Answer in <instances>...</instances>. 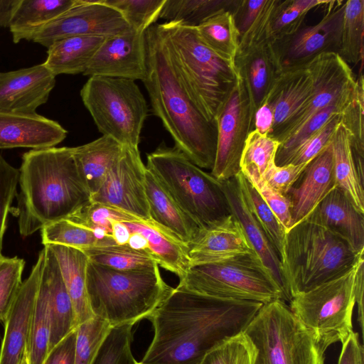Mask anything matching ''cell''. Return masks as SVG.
Here are the masks:
<instances>
[{"instance_id":"obj_6","label":"cell","mask_w":364,"mask_h":364,"mask_svg":"<svg viewBox=\"0 0 364 364\" xmlns=\"http://www.w3.org/2000/svg\"><path fill=\"white\" fill-rule=\"evenodd\" d=\"M161 26L186 91L204 117L215 123L217 112L237 79L235 61L205 46L196 28L166 21Z\"/></svg>"},{"instance_id":"obj_27","label":"cell","mask_w":364,"mask_h":364,"mask_svg":"<svg viewBox=\"0 0 364 364\" xmlns=\"http://www.w3.org/2000/svg\"><path fill=\"white\" fill-rule=\"evenodd\" d=\"M41 279L45 282L51 321L50 349L76 329L73 305L65 287L58 262L48 245H44ZM49 352V351H48Z\"/></svg>"},{"instance_id":"obj_36","label":"cell","mask_w":364,"mask_h":364,"mask_svg":"<svg viewBox=\"0 0 364 364\" xmlns=\"http://www.w3.org/2000/svg\"><path fill=\"white\" fill-rule=\"evenodd\" d=\"M50 329L48 291L41 278L30 321L26 348L29 364H43L50 349Z\"/></svg>"},{"instance_id":"obj_44","label":"cell","mask_w":364,"mask_h":364,"mask_svg":"<svg viewBox=\"0 0 364 364\" xmlns=\"http://www.w3.org/2000/svg\"><path fill=\"white\" fill-rule=\"evenodd\" d=\"M117 11L135 31L144 33L159 18L166 0H100Z\"/></svg>"},{"instance_id":"obj_18","label":"cell","mask_w":364,"mask_h":364,"mask_svg":"<svg viewBox=\"0 0 364 364\" xmlns=\"http://www.w3.org/2000/svg\"><path fill=\"white\" fill-rule=\"evenodd\" d=\"M44 263V250L39 255L28 277L21 284L4 322L0 364H21L26 354L30 321Z\"/></svg>"},{"instance_id":"obj_39","label":"cell","mask_w":364,"mask_h":364,"mask_svg":"<svg viewBox=\"0 0 364 364\" xmlns=\"http://www.w3.org/2000/svg\"><path fill=\"white\" fill-rule=\"evenodd\" d=\"M247 205L280 257L286 230L252 183L240 171L237 175Z\"/></svg>"},{"instance_id":"obj_25","label":"cell","mask_w":364,"mask_h":364,"mask_svg":"<svg viewBox=\"0 0 364 364\" xmlns=\"http://www.w3.org/2000/svg\"><path fill=\"white\" fill-rule=\"evenodd\" d=\"M220 182L231 214L240 223L252 248L280 287L284 295L280 259L262 227L249 209L237 176Z\"/></svg>"},{"instance_id":"obj_37","label":"cell","mask_w":364,"mask_h":364,"mask_svg":"<svg viewBox=\"0 0 364 364\" xmlns=\"http://www.w3.org/2000/svg\"><path fill=\"white\" fill-rule=\"evenodd\" d=\"M364 1H345L338 55L348 65H363Z\"/></svg>"},{"instance_id":"obj_56","label":"cell","mask_w":364,"mask_h":364,"mask_svg":"<svg viewBox=\"0 0 364 364\" xmlns=\"http://www.w3.org/2000/svg\"><path fill=\"white\" fill-rule=\"evenodd\" d=\"M342 344L338 364H364L363 347L356 332H352Z\"/></svg>"},{"instance_id":"obj_15","label":"cell","mask_w":364,"mask_h":364,"mask_svg":"<svg viewBox=\"0 0 364 364\" xmlns=\"http://www.w3.org/2000/svg\"><path fill=\"white\" fill-rule=\"evenodd\" d=\"M132 30L117 11L100 0H80L35 33L31 41L48 48L54 42L70 37H108Z\"/></svg>"},{"instance_id":"obj_5","label":"cell","mask_w":364,"mask_h":364,"mask_svg":"<svg viewBox=\"0 0 364 364\" xmlns=\"http://www.w3.org/2000/svg\"><path fill=\"white\" fill-rule=\"evenodd\" d=\"M86 286L95 316L112 327L134 325L148 318L173 288L163 279L159 267L118 270L88 261Z\"/></svg>"},{"instance_id":"obj_35","label":"cell","mask_w":364,"mask_h":364,"mask_svg":"<svg viewBox=\"0 0 364 364\" xmlns=\"http://www.w3.org/2000/svg\"><path fill=\"white\" fill-rule=\"evenodd\" d=\"M357 83L353 89L316 112L294 134L282 142L276 154L275 164L278 166L286 165L291 154L301 144L319 131L333 117L343 114L355 99Z\"/></svg>"},{"instance_id":"obj_41","label":"cell","mask_w":364,"mask_h":364,"mask_svg":"<svg viewBox=\"0 0 364 364\" xmlns=\"http://www.w3.org/2000/svg\"><path fill=\"white\" fill-rule=\"evenodd\" d=\"M82 252L90 262L118 270L151 269L159 267L150 256L125 245L97 246Z\"/></svg>"},{"instance_id":"obj_17","label":"cell","mask_w":364,"mask_h":364,"mask_svg":"<svg viewBox=\"0 0 364 364\" xmlns=\"http://www.w3.org/2000/svg\"><path fill=\"white\" fill-rule=\"evenodd\" d=\"M144 33L132 29L105 37L83 75L142 81L146 70Z\"/></svg>"},{"instance_id":"obj_16","label":"cell","mask_w":364,"mask_h":364,"mask_svg":"<svg viewBox=\"0 0 364 364\" xmlns=\"http://www.w3.org/2000/svg\"><path fill=\"white\" fill-rule=\"evenodd\" d=\"M146 168L139 148L124 146L122 156L91 200L151 221L145 191Z\"/></svg>"},{"instance_id":"obj_58","label":"cell","mask_w":364,"mask_h":364,"mask_svg":"<svg viewBox=\"0 0 364 364\" xmlns=\"http://www.w3.org/2000/svg\"><path fill=\"white\" fill-rule=\"evenodd\" d=\"M363 291H364V259H360L355 279V301L358 309V321L363 337Z\"/></svg>"},{"instance_id":"obj_10","label":"cell","mask_w":364,"mask_h":364,"mask_svg":"<svg viewBox=\"0 0 364 364\" xmlns=\"http://www.w3.org/2000/svg\"><path fill=\"white\" fill-rule=\"evenodd\" d=\"M80 97L103 136L124 146L139 148L149 109L135 81L91 76L82 87Z\"/></svg>"},{"instance_id":"obj_30","label":"cell","mask_w":364,"mask_h":364,"mask_svg":"<svg viewBox=\"0 0 364 364\" xmlns=\"http://www.w3.org/2000/svg\"><path fill=\"white\" fill-rule=\"evenodd\" d=\"M58 262L60 272L71 299L77 327L94 317L86 286L88 258L78 249L58 244H48Z\"/></svg>"},{"instance_id":"obj_33","label":"cell","mask_w":364,"mask_h":364,"mask_svg":"<svg viewBox=\"0 0 364 364\" xmlns=\"http://www.w3.org/2000/svg\"><path fill=\"white\" fill-rule=\"evenodd\" d=\"M336 186L348 198L354 207L364 214V188L353 156L350 134L341 124L331 141Z\"/></svg>"},{"instance_id":"obj_31","label":"cell","mask_w":364,"mask_h":364,"mask_svg":"<svg viewBox=\"0 0 364 364\" xmlns=\"http://www.w3.org/2000/svg\"><path fill=\"white\" fill-rule=\"evenodd\" d=\"M105 37L80 36L58 40L47 49L46 66L55 75H82Z\"/></svg>"},{"instance_id":"obj_34","label":"cell","mask_w":364,"mask_h":364,"mask_svg":"<svg viewBox=\"0 0 364 364\" xmlns=\"http://www.w3.org/2000/svg\"><path fill=\"white\" fill-rule=\"evenodd\" d=\"M238 0H166L159 18L183 26L196 28L223 12L232 14Z\"/></svg>"},{"instance_id":"obj_12","label":"cell","mask_w":364,"mask_h":364,"mask_svg":"<svg viewBox=\"0 0 364 364\" xmlns=\"http://www.w3.org/2000/svg\"><path fill=\"white\" fill-rule=\"evenodd\" d=\"M254 115L245 83L238 72L215 118L217 146L210 173L217 180L230 179L241 171V155L247 136L253 130Z\"/></svg>"},{"instance_id":"obj_8","label":"cell","mask_w":364,"mask_h":364,"mask_svg":"<svg viewBox=\"0 0 364 364\" xmlns=\"http://www.w3.org/2000/svg\"><path fill=\"white\" fill-rule=\"evenodd\" d=\"M243 331L256 348L254 364H324L326 348L282 300L264 304Z\"/></svg>"},{"instance_id":"obj_54","label":"cell","mask_w":364,"mask_h":364,"mask_svg":"<svg viewBox=\"0 0 364 364\" xmlns=\"http://www.w3.org/2000/svg\"><path fill=\"white\" fill-rule=\"evenodd\" d=\"M266 2L267 0H238L232 15L240 37L252 26Z\"/></svg>"},{"instance_id":"obj_40","label":"cell","mask_w":364,"mask_h":364,"mask_svg":"<svg viewBox=\"0 0 364 364\" xmlns=\"http://www.w3.org/2000/svg\"><path fill=\"white\" fill-rule=\"evenodd\" d=\"M279 142L256 130L246 139L240 159V170L248 180L263 178L269 166L274 162Z\"/></svg>"},{"instance_id":"obj_20","label":"cell","mask_w":364,"mask_h":364,"mask_svg":"<svg viewBox=\"0 0 364 364\" xmlns=\"http://www.w3.org/2000/svg\"><path fill=\"white\" fill-rule=\"evenodd\" d=\"M58 122L36 112L0 109V149L53 147L67 136Z\"/></svg>"},{"instance_id":"obj_38","label":"cell","mask_w":364,"mask_h":364,"mask_svg":"<svg viewBox=\"0 0 364 364\" xmlns=\"http://www.w3.org/2000/svg\"><path fill=\"white\" fill-rule=\"evenodd\" d=\"M201 41L220 56L235 61L240 35L230 11L217 14L196 28Z\"/></svg>"},{"instance_id":"obj_52","label":"cell","mask_w":364,"mask_h":364,"mask_svg":"<svg viewBox=\"0 0 364 364\" xmlns=\"http://www.w3.org/2000/svg\"><path fill=\"white\" fill-rule=\"evenodd\" d=\"M249 181L275 214L287 232L293 226L291 206L289 199L285 195L270 187L263 178Z\"/></svg>"},{"instance_id":"obj_51","label":"cell","mask_w":364,"mask_h":364,"mask_svg":"<svg viewBox=\"0 0 364 364\" xmlns=\"http://www.w3.org/2000/svg\"><path fill=\"white\" fill-rule=\"evenodd\" d=\"M19 169L9 164L0 155V256H1L3 237L6 229L8 213L11 205L17 196Z\"/></svg>"},{"instance_id":"obj_23","label":"cell","mask_w":364,"mask_h":364,"mask_svg":"<svg viewBox=\"0 0 364 364\" xmlns=\"http://www.w3.org/2000/svg\"><path fill=\"white\" fill-rule=\"evenodd\" d=\"M306 219L341 237L358 253L364 252V214L337 186Z\"/></svg>"},{"instance_id":"obj_14","label":"cell","mask_w":364,"mask_h":364,"mask_svg":"<svg viewBox=\"0 0 364 364\" xmlns=\"http://www.w3.org/2000/svg\"><path fill=\"white\" fill-rule=\"evenodd\" d=\"M330 1L328 11L314 26L301 27L290 36L273 40L272 48L279 70L307 64L325 53L338 54L345 2L333 6Z\"/></svg>"},{"instance_id":"obj_57","label":"cell","mask_w":364,"mask_h":364,"mask_svg":"<svg viewBox=\"0 0 364 364\" xmlns=\"http://www.w3.org/2000/svg\"><path fill=\"white\" fill-rule=\"evenodd\" d=\"M274 123V108L271 102L265 98L254 115L253 130L269 135Z\"/></svg>"},{"instance_id":"obj_29","label":"cell","mask_w":364,"mask_h":364,"mask_svg":"<svg viewBox=\"0 0 364 364\" xmlns=\"http://www.w3.org/2000/svg\"><path fill=\"white\" fill-rule=\"evenodd\" d=\"M124 147L114 139L103 135L87 144L73 147L77 168L91 196L100 188L122 156Z\"/></svg>"},{"instance_id":"obj_2","label":"cell","mask_w":364,"mask_h":364,"mask_svg":"<svg viewBox=\"0 0 364 364\" xmlns=\"http://www.w3.org/2000/svg\"><path fill=\"white\" fill-rule=\"evenodd\" d=\"M146 76L142 80L151 109L174 141L175 147L201 168L214 166L217 128L208 121L186 91L173 63L161 23L144 33Z\"/></svg>"},{"instance_id":"obj_19","label":"cell","mask_w":364,"mask_h":364,"mask_svg":"<svg viewBox=\"0 0 364 364\" xmlns=\"http://www.w3.org/2000/svg\"><path fill=\"white\" fill-rule=\"evenodd\" d=\"M55 76L44 63L29 68L0 72V109L36 112L47 102Z\"/></svg>"},{"instance_id":"obj_7","label":"cell","mask_w":364,"mask_h":364,"mask_svg":"<svg viewBox=\"0 0 364 364\" xmlns=\"http://www.w3.org/2000/svg\"><path fill=\"white\" fill-rule=\"evenodd\" d=\"M146 167L201 230L231 214L221 182L175 146L161 143L147 154Z\"/></svg>"},{"instance_id":"obj_55","label":"cell","mask_w":364,"mask_h":364,"mask_svg":"<svg viewBox=\"0 0 364 364\" xmlns=\"http://www.w3.org/2000/svg\"><path fill=\"white\" fill-rule=\"evenodd\" d=\"M76 329L51 348L43 364H75Z\"/></svg>"},{"instance_id":"obj_22","label":"cell","mask_w":364,"mask_h":364,"mask_svg":"<svg viewBox=\"0 0 364 364\" xmlns=\"http://www.w3.org/2000/svg\"><path fill=\"white\" fill-rule=\"evenodd\" d=\"M255 252L236 218L230 214L200 230L188 246L190 266L215 263Z\"/></svg>"},{"instance_id":"obj_53","label":"cell","mask_w":364,"mask_h":364,"mask_svg":"<svg viewBox=\"0 0 364 364\" xmlns=\"http://www.w3.org/2000/svg\"><path fill=\"white\" fill-rule=\"evenodd\" d=\"M308 163L299 165L289 164L278 166L273 162L266 170L263 179L270 187L285 195Z\"/></svg>"},{"instance_id":"obj_9","label":"cell","mask_w":364,"mask_h":364,"mask_svg":"<svg viewBox=\"0 0 364 364\" xmlns=\"http://www.w3.org/2000/svg\"><path fill=\"white\" fill-rule=\"evenodd\" d=\"M177 287L208 296L263 304L285 299L283 291L255 252L190 266Z\"/></svg>"},{"instance_id":"obj_46","label":"cell","mask_w":364,"mask_h":364,"mask_svg":"<svg viewBox=\"0 0 364 364\" xmlns=\"http://www.w3.org/2000/svg\"><path fill=\"white\" fill-rule=\"evenodd\" d=\"M112 326L103 318L94 316L76 328L75 364H92Z\"/></svg>"},{"instance_id":"obj_60","label":"cell","mask_w":364,"mask_h":364,"mask_svg":"<svg viewBox=\"0 0 364 364\" xmlns=\"http://www.w3.org/2000/svg\"><path fill=\"white\" fill-rule=\"evenodd\" d=\"M21 364H29L28 360L27 358L26 354L25 355L24 358H23Z\"/></svg>"},{"instance_id":"obj_32","label":"cell","mask_w":364,"mask_h":364,"mask_svg":"<svg viewBox=\"0 0 364 364\" xmlns=\"http://www.w3.org/2000/svg\"><path fill=\"white\" fill-rule=\"evenodd\" d=\"M80 0H20L9 22L14 43L31 41L43 27L79 3Z\"/></svg>"},{"instance_id":"obj_1","label":"cell","mask_w":364,"mask_h":364,"mask_svg":"<svg viewBox=\"0 0 364 364\" xmlns=\"http://www.w3.org/2000/svg\"><path fill=\"white\" fill-rule=\"evenodd\" d=\"M262 303L223 299L176 287L147 318L154 337L140 364H198L245 330Z\"/></svg>"},{"instance_id":"obj_42","label":"cell","mask_w":364,"mask_h":364,"mask_svg":"<svg viewBox=\"0 0 364 364\" xmlns=\"http://www.w3.org/2000/svg\"><path fill=\"white\" fill-rule=\"evenodd\" d=\"M327 0H277L271 30L273 40L282 38L302 27L307 13L312 9L326 5Z\"/></svg>"},{"instance_id":"obj_11","label":"cell","mask_w":364,"mask_h":364,"mask_svg":"<svg viewBox=\"0 0 364 364\" xmlns=\"http://www.w3.org/2000/svg\"><path fill=\"white\" fill-rule=\"evenodd\" d=\"M358 262L344 274L323 283L290 300L293 314L327 349L342 343L353 332L352 316L355 301V279Z\"/></svg>"},{"instance_id":"obj_59","label":"cell","mask_w":364,"mask_h":364,"mask_svg":"<svg viewBox=\"0 0 364 364\" xmlns=\"http://www.w3.org/2000/svg\"><path fill=\"white\" fill-rule=\"evenodd\" d=\"M20 0H0V27H9L11 18Z\"/></svg>"},{"instance_id":"obj_43","label":"cell","mask_w":364,"mask_h":364,"mask_svg":"<svg viewBox=\"0 0 364 364\" xmlns=\"http://www.w3.org/2000/svg\"><path fill=\"white\" fill-rule=\"evenodd\" d=\"M41 236L43 245L58 244L82 251L99 245L92 230L68 219H63L44 227L41 230Z\"/></svg>"},{"instance_id":"obj_4","label":"cell","mask_w":364,"mask_h":364,"mask_svg":"<svg viewBox=\"0 0 364 364\" xmlns=\"http://www.w3.org/2000/svg\"><path fill=\"white\" fill-rule=\"evenodd\" d=\"M363 253L320 225L296 223L286 232L279 257L285 300L344 274Z\"/></svg>"},{"instance_id":"obj_21","label":"cell","mask_w":364,"mask_h":364,"mask_svg":"<svg viewBox=\"0 0 364 364\" xmlns=\"http://www.w3.org/2000/svg\"><path fill=\"white\" fill-rule=\"evenodd\" d=\"M336 187L333 151L330 143L308 163L285 194L291 203L293 226L305 220Z\"/></svg>"},{"instance_id":"obj_61","label":"cell","mask_w":364,"mask_h":364,"mask_svg":"<svg viewBox=\"0 0 364 364\" xmlns=\"http://www.w3.org/2000/svg\"><path fill=\"white\" fill-rule=\"evenodd\" d=\"M137 364H140V363H139V362H138V363H137Z\"/></svg>"},{"instance_id":"obj_49","label":"cell","mask_w":364,"mask_h":364,"mask_svg":"<svg viewBox=\"0 0 364 364\" xmlns=\"http://www.w3.org/2000/svg\"><path fill=\"white\" fill-rule=\"evenodd\" d=\"M363 70L356 79L355 99L342 114L341 124L350 134L352 152L364 157V83Z\"/></svg>"},{"instance_id":"obj_50","label":"cell","mask_w":364,"mask_h":364,"mask_svg":"<svg viewBox=\"0 0 364 364\" xmlns=\"http://www.w3.org/2000/svg\"><path fill=\"white\" fill-rule=\"evenodd\" d=\"M341 119L342 114L333 117L324 127L306 139L291 154L287 164L299 165L312 160L331 143Z\"/></svg>"},{"instance_id":"obj_28","label":"cell","mask_w":364,"mask_h":364,"mask_svg":"<svg viewBox=\"0 0 364 364\" xmlns=\"http://www.w3.org/2000/svg\"><path fill=\"white\" fill-rule=\"evenodd\" d=\"M235 64L243 80L255 114L280 73L272 41L237 51Z\"/></svg>"},{"instance_id":"obj_45","label":"cell","mask_w":364,"mask_h":364,"mask_svg":"<svg viewBox=\"0 0 364 364\" xmlns=\"http://www.w3.org/2000/svg\"><path fill=\"white\" fill-rule=\"evenodd\" d=\"M256 348L244 331L210 350L198 364H254Z\"/></svg>"},{"instance_id":"obj_13","label":"cell","mask_w":364,"mask_h":364,"mask_svg":"<svg viewBox=\"0 0 364 364\" xmlns=\"http://www.w3.org/2000/svg\"><path fill=\"white\" fill-rule=\"evenodd\" d=\"M314 80L311 97L273 137L279 144L299 129L313 115L353 89L356 78L350 67L336 53H325L307 63Z\"/></svg>"},{"instance_id":"obj_48","label":"cell","mask_w":364,"mask_h":364,"mask_svg":"<svg viewBox=\"0 0 364 364\" xmlns=\"http://www.w3.org/2000/svg\"><path fill=\"white\" fill-rule=\"evenodd\" d=\"M25 261L18 257L0 256V321H5L23 283Z\"/></svg>"},{"instance_id":"obj_47","label":"cell","mask_w":364,"mask_h":364,"mask_svg":"<svg viewBox=\"0 0 364 364\" xmlns=\"http://www.w3.org/2000/svg\"><path fill=\"white\" fill-rule=\"evenodd\" d=\"M124 324L112 328L92 364H137L132 351V328Z\"/></svg>"},{"instance_id":"obj_26","label":"cell","mask_w":364,"mask_h":364,"mask_svg":"<svg viewBox=\"0 0 364 364\" xmlns=\"http://www.w3.org/2000/svg\"><path fill=\"white\" fill-rule=\"evenodd\" d=\"M313 90L314 80L307 64L288 68L279 73L265 97L274 108V123L269 136L273 138L277 134L311 97Z\"/></svg>"},{"instance_id":"obj_24","label":"cell","mask_w":364,"mask_h":364,"mask_svg":"<svg viewBox=\"0 0 364 364\" xmlns=\"http://www.w3.org/2000/svg\"><path fill=\"white\" fill-rule=\"evenodd\" d=\"M145 191L151 222L172 238L188 247L198 236L200 228L180 208L147 168Z\"/></svg>"},{"instance_id":"obj_3","label":"cell","mask_w":364,"mask_h":364,"mask_svg":"<svg viewBox=\"0 0 364 364\" xmlns=\"http://www.w3.org/2000/svg\"><path fill=\"white\" fill-rule=\"evenodd\" d=\"M18 183L14 213L22 237L67 218L91 201V193L74 160L73 147L53 146L24 153Z\"/></svg>"}]
</instances>
